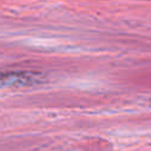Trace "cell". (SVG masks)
I'll return each instance as SVG.
<instances>
[{"instance_id": "6da1fadb", "label": "cell", "mask_w": 151, "mask_h": 151, "mask_svg": "<svg viewBox=\"0 0 151 151\" xmlns=\"http://www.w3.org/2000/svg\"><path fill=\"white\" fill-rule=\"evenodd\" d=\"M41 73L32 71H11L0 73V86H29L41 81Z\"/></svg>"}]
</instances>
